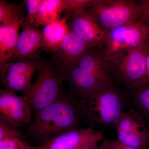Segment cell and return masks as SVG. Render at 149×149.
I'll use <instances>...</instances> for the list:
<instances>
[{"mask_svg": "<svg viewBox=\"0 0 149 149\" xmlns=\"http://www.w3.org/2000/svg\"><path fill=\"white\" fill-rule=\"evenodd\" d=\"M100 149H139L123 143L117 139L116 140L104 139L99 146Z\"/></svg>", "mask_w": 149, "mask_h": 149, "instance_id": "cell-24", "label": "cell"}, {"mask_svg": "<svg viewBox=\"0 0 149 149\" xmlns=\"http://www.w3.org/2000/svg\"><path fill=\"white\" fill-rule=\"evenodd\" d=\"M146 64L147 79L146 84H149V51L146 56Z\"/></svg>", "mask_w": 149, "mask_h": 149, "instance_id": "cell-29", "label": "cell"}, {"mask_svg": "<svg viewBox=\"0 0 149 149\" xmlns=\"http://www.w3.org/2000/svg\"><path fill=\"white\" fill-rule=\"evenodd\" d=\"M65 17L45 26L42 32V48L53 54L58 49L65 36L69 31Z\"/></svg>", "mask_w": 149, "mask_h": 149, "instance_id": "cell-15", "label": "cell"}, {"mask_svg": "<svg viewBox=\"0 0 149 149\" xmlns=\"http://www.w3.org/2000/svg\"><path fill=\"white\" fill-rule=\"evenodd\" d=\"M92 0H63L65 17L70 18L77 14L86 10Z\"/></svg>", "mask_w": 149, "mask_h": 149, "instance_id": "cell-21", "label": "cell"}, {"mask_svg": "<svg viewBox=\"0 0 149 149\" xmlns=\"http://www.w3.org/2000/svg\"><path fill=\"white\" fill-rule=\"evenodd\" d=\"M22 21L0 24V66L8 61L13 54Z\"/></svg>", "mask_w": 149, "mask_h": 149, "instance_id": "cell-17", "label": "cell"}, {"mask_svg": "<svg viewBox=\"0 0 149 149\" xmlns=\"http://www.w3.org/2000/svg\"><path fill=\"white\" fill-rule=\"evenodd\" d=\"M42 61L38 53L26 59L7 62L0 66L1 84L5 89L21 92L26 97L32 88V77Z\"/></svg>", "mask_w": 149, "mask_h": 149, "instance_id": "cell-6", "label": "cell"}, {"mask_svg": "<svg viewBox=\"0 0 149 149\" xmlns=\"http://www.w3.org/2000/svg\"><path fill=\"white\" fill-rule=\"evenodd\" d=\"M24 144L20 139L0 141V149H23Z\"/></svg>", "mask_w": 149, "mask_h": 149, "instance_id": "cell-25", "label": "cell"}, {"mask_svg": "<svg viewBox=\"0 0 149 149\" xmlns=\"http://www.w3.org/2000/svg\"><path fill=\"white\" fill-rule=\"evenodd\" d=\"M103 134L92 128H79L54 137L43 144L47 149H75L85 141Z\"/></svg>", "mask_w": 149, "mask_h": 149, "instance_id": "cell-14", "label": "cell"}, {"mask_svg": "<svg viewBox=\"0 0 149 149\" xmlns=\"http://www.w3.org/2000/svg\"><path fill=\"white\" fill-rule=\"evenodd\" d=\"M117 139L123 143L139 149H146L149 143V131L138 112L130 109L121 113L114 125Z\"/></svg>", "mask_w": 149, "mask_h": 149, "instance_id": "cell-8", "label": "cell"}, {"mask_svg": "<svg viewBox=\"0 0 149 149\" xmlns=\"http://www.w3.org/2000/svg\"><path fill=\"white\" fill-rule=\"evenodd\" d=\"M13 54L8 61L26 59L36 55L42 43V32L37 27H22Z\"/></svg>", "mask_w": 149, "mask_h": 149, "instance_id": "cell-13", "label": "cell"}, {"mask_svg": "<svg viewBox=\"0 0 149 149\" xmlns=\"http://www.w3.org/2000/svg\"><path fill=\"white\" fill-rule=\"evenodd\" d=\"M65 72V81L82 99L100 88L112 84L111 80L85 71L76 65Z\"/></svg>", "mask_w": 149, "mask_h": 149, "instance_id": "cell-12", "label": "cell"}, {"mask_svg": "<svg viewBox=\"0 0 149 149\" xmlns=\"http://www.w3.org/2000/svg\"><path fill=\"white\" fill-rule=\"evenodd\" d=\"M81 100L86 117L99 125H114L123 112V99L112 84L100 88Z\"/></svg>", "mask_w": 149, "mask_h": 149, "instance_id": "cell-3", "label": "cell"}, {"mask_svg": "<svg viewBox=\"0 0 149 149\" xmlns=\"http://www.w3.org/2000/svg\"><path fill=\"white\" fill-rule=\"evenodd\" d=\"M149 51V43L131 50L116 61V72L122 81L132 88L146 84L147 79L146 60Z\"/></svg>", "mask_w": 149, "mask_h": 149, "instance_id": "cell-7", "label": "cell"}, {"mask_svg": "<svg viewBox=\"0 0 149 149\" xmlns=\"http://www.w3.org/2000/svg\"><path fill=\"white\" fill-rule=\"evenodd\" d=\"M68 24L70 30L94 47L104 42L107 29L86 10L71 17L68 20Z\"/></svg>", "mask_w": 149, "mask_h": 149, "instance_id": "cell-10", "label": "cell"}, {"mask_svg": "<svg viewBox=\"0 0 149 149\" xmlns=\"http://www.w3.org/2000/svg\"><path fill=\"white\" fill-rule=\"evenodd\" d=\"M95 48L79 38L70 30L61 45L53 54L54 61L65 71L72 67L88 50Z\"/></svg>", "mask_w": 149, "mask_h": 149, "instance_id": "cell-11", "label": "cell"}, {"mask_svg": "<svg viewBox=\"0 0 149 149\" xmlns=\"http://www.w3.org/2000/svg\"><path fill=\"white\" fill-rule=\"evenodd\" d=\"M107 30L103 54L109 62L143 45L149 38L148 28L139 20Z\"/></svg>", "mask_w": 149, "mask_h": 149, "instance_id": "cell-4", "label": "cell"}, {"mask_svg": "<svg viewBox=\"0 0 149 149\" xmlns=\"http://www.w3.org/2000/svg\"><path fill=\"white\" fill-rule=\"evenodd\" d=\"M23 149H47V148L45 144H42V146L40 147H35L31 146L27 142H25L24 146Z\"/></svg>", "mask_w": 149, "mask_h": 149, "instance_id": "cell-28", "label": "cell"}, {"mask_svg": "<svg viewBox=\"0 0 149 149\" xmlns=\"http://www.w3.org/2000/svg\"><path fill=\"white\" fill-rule=\"evenodd\" d=\"M27 133L35 142L43 144L68 131L79 129L82 118L86 117L81 99L62 94L56 101L34 113Z\"/></svg>", "mask_w": 149, "mask_h": 149, "instance_id": "cell-1", "label": "cell"}, {"mask_svg": "<svg viewBox=\"0 0 149 149\" xmlns=\"http://www.w3.org/2000/svg\"><path fill=\"white\" fill-rule=\"evenodd\" d=\"M16 127L6 120L0 118V141L23 138V134Z\"/></svg>", "mask_w": 149, "mask_h": 149, "instance_id": "cell-23", "label": "cell"}, {"mask_svg": "<svg viewBox=\"0 0 149 149\" xmlns=\"http://www.w3.org/2000/svg\"><path fill=\"white\" fill-rule=\"evenodd\" d=\"M146 24V26H147V27H148V29L149 30V23H146V24Z\"/></svg>", "mask_w": 149, "mask_h": 149, "instance_id": "cell-30", "label": "cell"}, {"mask_svg": "<svg viewBox=\"0 0 149 149\" xmlns=\"http://www.w3.org/2000/svg\"><path fill=\"white\" fill-rule=\"evenodd\" d=\"M36 81L27 96H24L34 113L56 101L61 95V87L65 72L54 61H43Z\"/></svg>", "mask_w": 149, "mask_h": 149, "instance_id": "cell-2", "label": "cell"}, {"mask_svg": "<svg viewBox=\"0 0 149 149\" xmlns=\"http://www.w3.org/2000/svg\"><path fill=\"white\" fill-rule=\"evenodd\" d=\"M106 29L139 20V4L126 0H92L86 9Z\"/></svg>", "mask_w": 149, "mask_h": 149, "instance_id": "cell-5", "label": "cell"}, {"mask_svg": "<svg viewBox=\"0 0 149 149\" xmlns=\"http://www.w3.org/2000/svg\"><path fill=\"white\" fill-rule=\"evenodd\" d=\"M140 15L139 21L144 24L149 23V0L142 1L139 4Z\"/></svg>", "mask_w": 149, "mask_h": 149, "instance_id": "cell-26", "label": "cell"}, {"mask_svg": "<svg viewBox=\"0 0 149 149\" xmlns=\"http://www.w3.org/2000/svg\"><path fill=\"white\" fill-rule=\"evenodd\" d=\"M42 0H25L22 3L27 8V13L22 22V27H35V22Z\"/></svg>", "mask_w": 149, "mask_h": 149, "instance_id": "cell-22", "label": "cell"}, {"mask_svg": "<svg viewBox=\"0 0 149 149\" xmlns=\"http://www.w3.org/2000/svg\"><path fill=\"white\" fill-rule=\"evenodd\" d=\"M92 48L83 54L74 65L81 69L97 74L104 79L111 80V65L105 57L97 54ZM74 66V65H73Z\"/></svg>", "mask_w": 149, "mask_h": 149, "instance_id": "cell-16", "label": "cell"}, {"mask_svg": "<svg viewBox=\"0 0 149 149\" xmlns=\"http://www.w3.org/2000/svg\"><path fill=\"white\" fill-rule=\"evenodd\" d=\"M32 110L24 96L8 89L0 90V118L16 127L32 122Z\"/></svg>", "mask_w": 149, "mask_h": 149, "instance_id": "cell-9", "label": "cell"}, {"mask_svg": "<svg viewBox=\"0 0 149 149\" xmlns=\"http://www.w3.org/2000/svg\"><path fill=\"white\" fill-rule=\"evenodd\" d=\"M63 12V0H42L35 18V27L46 26L58 20Z\"/></svg>", "mask_w": 149, "mask_h": 149, "instance_id": "cell-18", "label": "cell"}, {"mask_svg": "<svg viewBox=\"0 0 149 149\" xmlns=\"http://www.w3.org/2000/svg\"><path fill=\"white\" fill-rule=\"evenodd\" d=\"M136 103L144 113L149 116V84L133 88Z\"/></svg>", "mask_w": 149, "mask_h": 149, "instance_id": "cell-20", "label": "cell"}, {"mask_svg": "<svg viewBox=\"0 0 149 149\" xmlns=\"http://www.w3.org/2000/svg\"><path fill=\"white\" fill-rule=\"evenodd\" d=\"M24 5L15 4L4 0L0 1V23L4 24L16 21H23L24 16Z\"/></svg>", "mask_w": 149, "mask_h": 149, "instance_id": "cell-19", "label": "cell"}, {"mask_svg": "<svg viewBox=\"0 0 149 149\" xmlns=\"http://www.w3.org/2000/svg\"><path fill=\"white\" fill-rule=\"evenodd\" d=\"M104 139V134H102L85 141L75 149H95L99 147L98 143Z\"/></svg>", "mask_w": 149, "mask_h": 149, "instance_id": "cell-27", "label": "cell"}]
</instances>
